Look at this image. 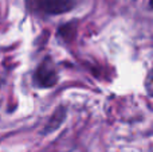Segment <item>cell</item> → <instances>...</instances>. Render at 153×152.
Wrapping results in <instances>:
<instances>
[{
    "instance_id": "cell-1",
    "label": "cell",
    "mask_w": 153,
    "mask_h": 152,
    "mask_svg": "<svg viewBox=\"0 0 153 152\" xmlns=\"http://www.w3.org/2000/svg\"><path fill=\"white\" fill-rule=\"evenodd\" d=\"M32 8L46 15H58L70 11L74 7V0H30Z\"/></svg>"
},
{
    "instance_id": "cell-2",
    "label": "cell",
    "mask_w": 153,
    "mask_h": 152,
    "mask_svg": "<svg viewBox=\"0 0 153 152\" xmlns=\"http://www.w3.org/2000/svg\"><path fill=\"white\" fill-rule=\"evenodd\" d=\"M35 81L39 86L43 88H50L56 82V73L54 67L50 63L43 62L39 67H38L36 73H35Z\"/></svg>"
}]
</instances>
